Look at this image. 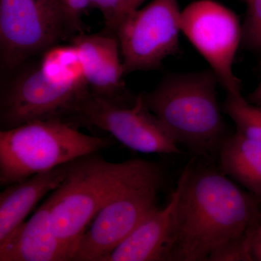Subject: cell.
<instances>
[{
  "mask_svg": "<svg viewBox=\"0 0 261 261\" xmlns=\"http://www.w3.org/2000/svg\"><path fill=\"white\" fill-rule=\"evenodd\" d=\"M248 229L215 249L207 261H252L249 247Z\"/></svg>",
  "mask_w": 261,
  "mask_h": 261,
  "instance_id": "cell-19",
  "label": "cell"
},
{
  "mask_svg": "<svg viewBox=\"0 0 261 261\" xmlns=\"http://www.w3.org/2000/svg\"><path fill=\"white\" fill-rule=\"evenodd\" d=\"M51 195L32 218L0 244V261H68L71 255L51 221Z\"/></svg>",
  "mask_w": 261,
  "mask_h": 261,
  "instance_id": "cell-12",
  "label": "cell"
},
{
  "mask_svg": "<svg viewBox=\"0 0 261 261\" xmlns=\"http://www.w3.org/2000/svg\"><path fill=\"white\" fill-rule=\"evenodd\" d=\"M179 181L167 205L158 209L118 247L106 261H168Z\"/></svg>",
  "mask_w": 261,
  "mask_h": 261,
  "instance_id": "cell-13",
  "label": "cell"
},
{
  "mask_svg": "<svg viewBox=\"0 0 261 261\" xmlns=\"http://www.w3.org/2000/svg\"><path fill=\"white\" fill-rule=\"evenodd\" d=\"M189 163L180 176L168 261H207L261 217L260 200L212 167Z\"/></svg>",
  "mask_w": 261,
  "mask_h": 261,
  "instance_id": "cell-1",
  "label": "cell"
},
{
  "mask_svg": "<svg viewBox=\"0 0 261 261\" xmlns=\"http://www.w3.org/2000/svg\"><path fill=\"white\" fill-rule=\"evenodd\" d=\"M72 44L78 49L89 92L94 97L121 106L133 105L123 78L125 75L119 43L108 32L75 34Z\"/></svg>",
  "mask_w": 261,
  "mask_h": 261,
  "instance_id": "cell-11",
  "label": "cell"
},
{
  "mask_svg": "<svg viewBox=\"0 0 261 261\" xmlns=\"http://www.w3.org/2000/svg\"><path fill=\"white\" fill-rule=\"evenodd\" d=\"M224 111L238 132L261 144V105L252 104L242 94H227Z\"/></svg>",
  "mask_w": 261,
  "mask_h": 261,
  "instance_id": "cell-17",
  "label": "cell"
},
{
  "mask_svg": "<svg viewBox=\"0 0 261 261\" xmlns=\"http://www.w3.org/2000/svg\"><path fill=\"white\" fill-rule=\"evenodd\" d=\"M252 104L261 105V80L255 89L246 97Z\"/></svg>",
  "mask_w": 261,
  "mask_h": 261,
  "instance_id": "cell-23",
  "label": "cell"
},
{
  "mask_svg": "<svg viewBox=\"0 0 261 261\" xmlns=\"http://www.w3.org/2000/svg\"><path fill=\"white\" fill-rule=\"evenodd\" d=\"M181 29L227 94H242L241 82L233 71L242 44V25L237 15L214 0H197L181 10Z\"/></svg>",
  "mask_w": 261,
  "mask_h": 261,
  "instance_id": "cell-7",
  "label": "cell"
},
{
  "mask_svg": "<svg viewBox=\"0 0 261 261\" xmlns=\"http://www.w3.org/2000/svg\"><path fill=\"white\" fill-rule=\"evenodd\" d=\"M130 0H90V8L102 13L106 32L114 34L115 31L126 13Z\"/></svg>",
  "mask_w": 261,
  "mask_h": 261,
  "instance_id": "cell-20",
  "label": "cell"
},
{
  "mask_svg": "<svg viewBox=\"0 0 261 261\" xmlns=\"http://www.w3.org/2000/svg\"><path fill=\"white\" fill-rule=\"evenodd\" d=\"M68 163L8 185L0 194V244L23 224L44 195L61 185L66 176Z\"/></svg>",
  "mask_w": 261,
  "mask_h": 261,
  "instance_id": "cell-14",
  "label": "cell"
},
{
  "mask_svg": "<svg viewBox=\"0 0 261 261\" xmlns=\"http://www.w3.org/2000/svg\"><path fill=\"white\" fill-rule=\"evenodd\" d=\"M219 83L213 70L171 73L144 102L177 145L198 157L218 156L227 135L216 94Z\"/></svg>",
  "mask_w": 261,
  "mask_h": 261,
  "instance_id": "cell-3",
  "label": "cell"
},
{
  "mask_svg": "<svg viewBox=\"0 0 261 261\" xmlns=\"http://www.w3.org/2000/svg\"><path fill=\"white\" fill-rule=\"evenodd\" d=\"M219 170L261 200V144L236 130L219 149Z\"/></svg>",
  "mask_w": 261,
  "mask_h": 261,
  "instance_id": "cell-15",
  "label": "cell"
},
{
  "mask_svg": "<svg viewBox=\"0 0 261 261\" xmlns=\"http://www.w3.org/2000/svg\"><path fill=\"white\" fill-rule=\"evenodd\" d=\"M64 118L36 120L0 132V184L8 186L114 145Z\"/></svg>",
  "mask_w": 261,
  "mask_h": 261,
  "instance_id": "cell-4",
  "label": "cell"
},
{
  "mask_svg": "<svg viewBox=\"0 0 261 261\" xmlns=\"http://www.w3.org/2000/svg\"><path fill=\"white\" fill-rule=\"evenodd\" d=\"M64 16L67 31L73 34L84 32L82 15L90 8V0H56Z\"/></svg>",
  "mask_w": 261,
  "mask_h": 261,
  "instance_id": "cell-21",
  "label": "cell"
},
{
  "mask_svg": "<svg viewBox=\"0 0 261 261\" xmlns=\"http://www.w3.org/2000/svg\"><path fill=\"white\" fill-rule=\"evenodd\" d=\"M162 171L159 165L145 160L111 163L97 152L68 163L65 179L51 194V216L57 235L72 259L77 242L103 206Z\"/></svg>",
  "mask_w": 261,
  "mask_h": 261,
  "instance_id": "cell-2",
  "label": "cell"
},
{
  "mask_svg": "<svg viewBox=\"0 0 261 261\" xmlns=\"http://www.w3.org/2000/svg\"><path fill=\"white\" fill-rule=\"evenodd\" d=\"M87 92L65 88L47 80L39 63L17 73L1 96L2 130L36 120L71 118Z\"/></svg>",
  "mask_w": 261,
  "mask_h": 261,
  "instance_id": "cell-10",
  "label": "cell"
},
{
  "mask_svg": "<svg viewBox=\"0 0 261 261\" xmlns=\"http://www.w3.org/2000/svg\"><path fill=\"white\" fill-rule=\"evenodd\" d=\"M39 65L44 76L57 85L80 92L89 91L78 49L72 43L48 48Z\"/></svg>",
  "mask_w": 261,
  "mask_h": 261,
  "instance_id": "cell-16",
  "label": "cell"
},
{
  "mask_svg": "<svg viewBox=\"0 0 261 261\" xmlns=\"http://www.w3.org/2000/svg\"><path fill=\"white\" fill-rule=\"evenodd\" d=\"M146 1H147V0H130L128 7H127L125 15L128 14L130 12L133 11V10L140 8L141 5L143 4L144 3H145Z\"/></svg>",
  "mask_w": 261,
  "mask_h": 261,
  "instance_id": "cell-24",
  "label": "cell"
},
{
  "mask_svg": "<svg viewBox=\"0 0 261 261\" xmlns=\"http://www.w3.org/2000/svg\"><path fill=\"white\" fill-rule=\"evenodd\" d=\"M163 181L162 171L129 187L103 206L77 242L73 260L106 261L159 209L158 195Z\"/></svg>",
  "mask_w": 261,
  "mask_h": 261,
  "instance_id": "cell-6",
  "label": "cell"
},
{
  "mask_svg": "<svg viewBox=\"0 0 261 261\" xmlns=\"http://www.w3.org/2000/svg\"><path fill=\"white\" fill-rule=\"evenodd\" d=\"M247 10L242 25V44L261 53V0H247Z\"/></svg>",
  "mask_w": 261,
  "mask_h": 261,
  "instance_id": "cell-18",
  "label": "cell"
},
{
  "mask_svg": "<svg viewBox=\"0 0 261 261\" xmlns=\"http://www.w3.org/2000/svg\"><path fill=\"white\" fill-rule=\"evenodd\" d=\"M178 0H152L125 15L115 31L125 74L159 69L178 53L181 33Z\"/></svg>",
  "mask_w": 261,
  "mask_h": 261,
  "instance_id": "cell-5",
  "label": "cell"
},
{
  "mask_svg": "<svg viewBox=\"0 0 261 261\" xmlns=\"http://www.w3.org/2000/svg\"><path fill=\"white\" fill-rule=\"evenodd\" d=\"M249 247L252 261H261V217L249 228Z\"/></svg>",
  "mask_w": 261,
  "mask_h": 261,
  "instance_id": "cell-22",
  "label": "cell"
},
{
  "mask_svg": "<svg viewBox=\"0 0 261 261\" xmlns=\"http://www.w3.org/2000/svg\"><path fill=\"white\" fill-rule=\"evenodd\" d=\"M72 118L108 132L115 140L136 152L147 154H180L178 145L170 137L142 94L129 106L113 104L89 92L77 103Z\"/></svg>",
  "mask_w": 261,
  "mask_h": 261,
  "instance_id": "cell-9",
  "label": "cell"
},
{
  "mask_svg": "<svg viewBox=\"0 0 261 261\" xmlns=\"http://www.w3.org/2000/svg\"><path fill=\"white\" fill-rule=\"evenodd\" d=\"M66 30L56 0H0L2 65L18 68L58 44Z\"/></svg>",
  "mask_w": 261,
  "mask_h": 261,
  "instance_id": "cell-8",
  "label": "cell"
}]
</instances>
